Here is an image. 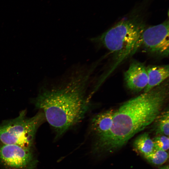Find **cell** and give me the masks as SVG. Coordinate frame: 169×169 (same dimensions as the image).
I'll return each mask as SVG.
<instances>
[{"label":"cell","mask_w":169,"mask_h":169,"mask_svg":"<svg viewBox=\"0 0 169 169\" xmlns=\"http://www.w3.org/2000/svg\"><path fill=\"white\" fill-rule=\"evenodd\" d=\"M97 66L78 64L41 89L34 103L44 114L57 140L79 125L91 110L92 75Z\"/></svg>","instance_id":"obj_1"},{"label":"cell","mask_w":169,"mask_h":169,"mask_svg":"<svg viewBox=\"0 0 169 169\" xmlns=\"http://www.w3.org/2000/svg\"><path fill=\"white\" fill-rule=\"evenodd\" d=\"M168 90V84L159 85L124 103L115 111L109 132L92 145L93 152H114L153 123L161 112Z\"/></svg>","instance_id":"obj_2"},{"label":"cell","mask_w":169,"mask_h":169,"mask_svg":"<svg viewBox=\"0 0 169 169\" xmlns=\"http://www.w3.org/2000/svg\"><path fill=\"white\" fill-rule=\"evenodd\" d=\"M146 27L138 18L124 19L90 40L96 46L105 48L113 54L119 63L134 54L141 46V36Z\"/></svg>","instance_id":"obj_3"},{"label":"cell","mask_w":169,"mask_h":169,"mask_svg":"<svg viewBox=\"0 0 169 169\" xmlns=\"http://www.w3.org/2000/svg\"><path fill=\"white\" fill-rule=\"evenodd\" d=\"M46 120L43 112L28 118L22 111L16 118L0 125V140L4 144L15 145L30 148L37 131Z\"/></svg>","instance_id":"obj_4"},{"label":"cell","mask_w":169,"mask_h":169,"mask_svg":"<svg viewBox=\"0 0 169 169\" xmlns=\"http://www.w3.org/2000/svg\"><path fill=\"white\" fill-rule=\"evenodd\" d=\"M169 20L145 27L141 36V46L155 55L167 57L169 54Z\"/></svg>","instance_id":"obj_5"},{"label":"cell","mask_w":169,"mask_h":169,"mask_svg":"<svg viewBox=\"0 0 169 169\" xmlns=\"http://www.w3.org/2000/svg\"><path fill=\"white\" fill-rule=\"evenodd\" d=\"M0 159L7 166L17 169H27L35 164L30 148L15 145L0 146Z\"/></svg>","instance_id":"obj_6"},{"label":"cell","mask_w":169,"mask_h":169,"mask_svg":"<svg viewBox=\"0 0 169 169\" xmlns=\"http://www.w3.org/2000/svg\"><path fill=\"white\" fill-rule=\"evenodd\" d=\"M115 111L108 110L95 114L91 117L88 134L92 139V144L100 140L109 132L112 125Z\"/></svg>","instance_id":"obj_7"},{"label":"cell","mask_w":169,"mask_h":169,"mask_svg":"<svg viewBox=\"0 0 169 169\" xmlns=\"http://www.w3.org/2000/svg\"><path fill=\"white\" fill-rule=\"evenodd\" d=\"M124 79L127 87L131 90L139 92L144 90L148 82L146 67L140 62L132 61L124 73Z\"/></svg>","instance_id":"obj_8"},{"label":"cell","mask_w":169,"mask_h":169,"mask_svg":"<svg viewBox=\"0 0 169 169\" xmlns=\"http://www.w3.org/2000/svg\"><path fill=\"white\" fill-rule=\"evenodd\" d=\"M148 77L147 85L144 90L146 92L159 85L169 76V65H150L146 67Z\"/></svg>","instance_id":"obj_9"},{"label":"cell","mask_w":169,"mask_h":169,"mask_svg":"<svg viewBox=\"0 0 169 169\" xmlns=\"http://www.w3.org/2000/svg\"><path fill=\"white\" fill-rule=\"evenodd\" d=\"M133 145L134 149L143 156L150 154L155 150L152 140L146 132L137 137Z\"/></svg>","instance_id":"obj_10"},{"label":"cell","mask_w":169,"mask_h":169,"mask_svg":"<svg viewBox=\"0 0 169 169\" xmlns=\"http://www.w3.org/2000/svg\"><path fill=\"white\" fill-rule=\"evenodd\" d=\"M153 122H154V131L156 136L163 135L169 136L168 109L161 112Z\"/></svg>","instance_id":"obj_11"},{"label":"cell","mask_w":169,"mask_h":169,"mask_svg":"<svg viewBox=\"0 0 169 169\" xmlns=\"http://www.w3.org/2000/svg\"><path fill=\"white\" fill-rule=\"evenodd\" d=\"M168 156V154L166 151L155 149L152 153L143 156L150 163L159 166L167 161Z\"/></svg>","instance_id":"obj_12"},{"label":"cell","mask_w":169,"mask_h":169,"mask_svg":"<svg viewBox=\"0 0 169 169\" xmlns=\"http://www.w3.org/2000/svg\"><path fill=\"white\" fill-rule=\"evenodd\" d=\"M156 150L166 151L169 149V137L165 136H156L152 139Z\"/></svg>","instance_id":"obj_13"},{"label":"cell","mask_w":169,"mask_h":169,"mask_svg":"<svg viewBox=\"0 0 169 169\" xmlns=\"http://www.w3.org/2000/svg\"><path fill=\"white\" fill-rule=\"evenodd\" d=\"M159 169H169V166L168 165L162 166L160 167Z\"/></svg>","instance_id":"obj_14"}]
</instances>
